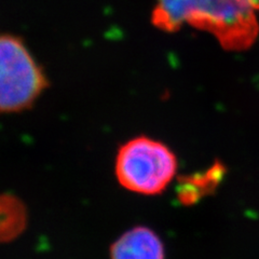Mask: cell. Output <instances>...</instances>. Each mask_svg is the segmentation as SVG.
Segmentation results:
<instances>
[{"instance_id": "cell-1", "label": "cell", "mask_w": 259, "mask_h": 259, "mask_svg": "<svg viewBox=\"0 0 259 259\" xmlns=\"http://www.w3.org/2000/svg\"><path fill=\"white\" fill-rule=\"evenodd\" d=\"M151 22L167 32L188 24L212 34L231 51L246 50L259 32L255 8L249 0H156Z\"/></svg>"}, {"instance_id": "cell-2", "label": "cell", "mask_w": 259, "mask_h": 259, "mask_svg": "<svg viewBox=\"0 0 259 259\" xmlns=\"http://www.w3.org/2000/svg\"><path fill=\"white\" fill-rule=\"evenodd\" d=\"M173 150L158 140L140 135L120 146L115 159V175L121 187L142 196L163 192L177 172Z\"/></svg>"}, {"instance_id": "cell-3", "label": "cell", "mask_w": 259, "mask_h": 259, "mask_svg": "<svg viewBox=\"0 0 259 259\" xmlns=\"http://www.w3.org/2000/svg\"><path fill=\"white\" fill-rule=\"evenodd\" d=\"M49 80L20 37L0 32V115L34 106Z\"/></svg>"}, {"instance_id": "cell-4", "label": "cell", "mask_w": 259, "mask_h": 259, "mask_svg": "<svg viewBox=\"0 0 259 259\" xmlns=\"http://www.w3.org/2000/svg\"><path fill=\"white\" fill-rule=\"evenodd\" d=\"M111 259H165L164 246L148 227L136 226L120 236L110 248Z\"/></svg>"}, {"instance_id": "cell-5", "label": "cell", "mask_w": 259, "mask_h": 259, "mask_svg": "<svg viewBox=\"0 0 259 259\" xmlns=\"http://www.w3.org/2000/svg\"><path fill=\"white\" fill-rule=\"evenodd\" d=\"M27 208L12 193H0V243L12 242L25 231Z\"/></svg>"}, {"instance_id": "cell-6", "label": "cell", "mask_w": 259, "mask_h": 259, "mask_svg": "<svg viewBox=\"0 0 259 259\" xmlns=\"http://www.w3.org/2000/svg\"><path fill=\"white\" fill-rule=\"evenodd\" d=\"M249 2L255 8V10H259V0H249Z\"/></svg>"}]
</instances>
